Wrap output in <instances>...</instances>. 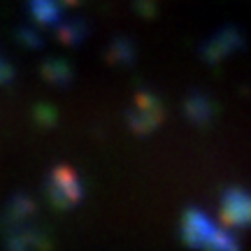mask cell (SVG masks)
Masks as SVG:
<instances>
[{"label":"cell","instance_id":"cell-2","mask_svg":"<svg viewBox=\"0 0 251 251\" xmlns=\"http://www.w3.org/2000/svg\"><path fill=\"white\" fill-rule=\"evenodd\" d=\"M45 196L47 202L51 205V209L68 212V209H75V207H79L84 202L86 188H84L79 172L70 168V165L61 163V165H54L47 175Z\"/></svg>","mask_w":251,"mask_h":251},{"label":"cell","instance_id":"cell-1","mask_svg":"<svg viewBox=\"0 0 251 251\" xmlns=\"http://www.w3.org/2000/svg\"><path fill=\"white\" fill-rule=\"evenodd\" d=\"M179 237L184 247L193 251H242V242L235 237V230L214 224L212 216L198 207H188L181 214Z\"/></svg>","mask_w":251,"mask_h":251},{"label":"cell","instance_id":"cell-8","mask_svg":"<svg viewBox=\"0 0 251 251\" xmlns=\"http://www.w3.org/2000/svg\"><path fill=\"white\" fill-rule=\"evenodd\" d=\"M40 75L47 84H51L54 89H65L70 86L72 79H75V70L72 65L61 56H49L47 61H42L40 65Z\"/></svg>","mask_w":251,"mask_h":251},{"label":"cell","instance_id":"cell-13","mask_svg":"<svg viewBox=\"0 0 251 251\" xmlns=\"http://www.w3.org/2000/svg\"><path fill=\"white\" fill-rule=\"evenodd\" d=\"M19 42L24 47H28V49H42V45H45V40L37 35L35 30H30V28H21L19 30Z\"/></svg>","mask_w":251,"mask_h":251},{"label":"cell","instance_id":"cell-11","mask_svg":"<svg viewBox=\"0 0 251 251\" xmlns=\"http://www.w3.org/2000/svg\"><path fill=\"white\" fill-rule=\"evenodd\" d=\"M89 35V28L79 19H70V21H58L56 24V40L65 47H79Z\"/></svg>","mask_w":251,"mask_h":251},{"label":"cell","instance_id":"cell-3","mask_svg":"<svg viewBox=\"0 0 251 251\" xmlns=\"http://www.w3.org/2000/svg\"><path fill=\"white\" fill-rule=\"evenodd\" d=\"M165 119V107L163 100L158 98V93H153L149 89H140L135 93L133 105L126 109V124L140 137H147L158 130V126Z\"/></svg>","mask_w":251,"mask_h":251},{"label":"cell","instance_id":"cell-10","mask_svg":"<svg viewBox=\"0 0 251 251\" xmlns=\"http://www.w3.org/2000/svg\"><path fill=\"white\" fill-rule=\"evenodd\" d=\"M105 58H107V63L114 65V68H128V65H133L135 58H137V49H135V45L130 40L117 37V40H112V45L107 47Z\"/></svg>","mask_w":251,"mask_h":251},{"label":"cell","instance_id":"cell-4","mask_svg":"<svg viewBox=\"0 0 251 251\" xmlns=\"http://www.w3.org/2000/svg\"><path fill=\"white\" fill-rule=\"evenodd\" d=\"M219 224L230 230L251 228V193L242 186H228L219 200Z\"/></svg>","mask_w":251,"mask_h":251},{"label":"cell","instance_id":"cell-5","mask_svg":"<svg viewBox=\"0 0 251 251\" xmlns=\"http://www.w3.org/2000/svg\"><path fill=\"white\" fill-rule=\"evenodd\" d=\"M240 49H244V33L235 26H224L200 47V58L207 65H219L228 56L237 54Z\"/></svg>","mask_w":251,"mask_h":251},{"label":"cell","instance_id":"cell-9","mask_svg":"<svg viewBox=\"0 0 251 251\" xmlns=\"http://www.w3.org/2000/svg\"><path fill=\"white\" fill-rule=\"evenodd\" d=\"M35 216V200L26 193H14L9 198L7 209H5V226L19 224V221H30Z\"/></svg>","mask_w":251,"mask_h":251},{"label":"cell","instance_id":"cell-6","mask_svg":"<svg viewBox=\"0 0 251 251\" xmlns=\"http://www.w3.org/2000/svg\"><path fill=\"white\" fill-rule=\"evenodd\" d=\"M5 251H51V240L33 221H19L9 226Z\"/></svg>","mask_w":251,"mask_h":251},{"label":"cell","instance_id":"cell-7","mask_svg":"<svg viewBox=\"0 0 251 251\" xmlns=\"http://www.w3.org/2000/svg\"><path fill=\"white\" fill-rule=\"evenodd\" d=\"M184 117L196 128H207V126H212L216 117V102L202 91H193L184 100Z\"/></svg>","mask_w":251,"mask_h":251},{"label":"cell","instance_id":"cell-14","mask_svg":"<svg viewBox=\"0 0 251 251\" xmlns=\"http://www.w3.org/2000/svg\"><path fill=\"white\" fill-rule=\"evenodd\" d=\"M12 79H14V68H12L7 61H2V58H0V86L9 84Z\"/></svg>","mask_w":251,"mask_h":251},{"label":"cell","instance_id":"cell-12","mask_svg":"<svg viewBox=\"0 0 251 251\" xmlns=\"http://www.w3.org/2000/svg\"><path fill=\"white\" fill-rule=\"evenodd\" d=\"M33 119H35V124L40 128H54L58 124V109L51 105V102H37L35 107H33Z\"/></svg>","mask_w":251,"mask_h":251}]
</instances>
